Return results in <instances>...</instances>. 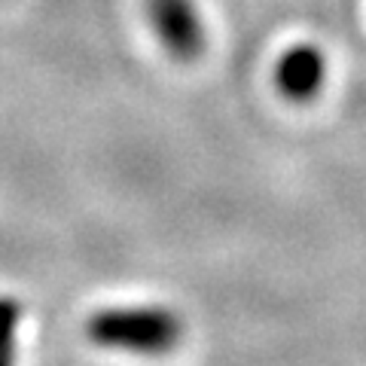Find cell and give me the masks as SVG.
Returning a JSON list of instances; mask_svg holds the SVG:
<instances>
[{"instance_id": "4", "label": "cell", "mask_w": 366, "mask_h": 366, "mask_svg": "<svg viewBox=\"0 0 366 366\" xmlns=\"http://www.w3.org/2000/svg\"><path fill=\"white\" fill-rule=\"evenodd\" d=\"M21 308L13 296H0V366H16V327Z\"/></svg>"}, {"instance_id": "2", "label": "cell", "mask_w": 366, "mask_h": 366, "mask_svg": "<svg viewBox=\"0 0 366 366\" xmlns=\"http://www.w3.org/2000/svg\"><path fill=\"white\" fill-rule=\"evenodd\" d=\"M147 19L174 61H196L204 52L208 37L196 0H147Z\"/></svg>"}, {"instance_id": "3", "label": "cell", "mask_w": 366, "mask_h": 366, "mask_svg": "<svg viewBox=\"0 0 366 366\" xmlns=\"http://www.w3.org/2000/svg\"><path fill=\"white\" fill-rule=\"evenodd\" d=\"M327 76V61L324 52L315 46H293L281 55L278 67H274V83H278L281 95L290 101H312Z\"/></svg>"}, {"instance_id": "1", "label": "cell", "mask_w": 366, "mask_h": 366, "mask_svg": "<svg viewBox=\"0 0 366 366\" xmlns=\"http://www.w3.org/2000/svg\"><path fill=\"white\" fill-rule=\"evenodd\" d=\"M86 336L98 348L159 357L177 348L183 324L174 312L159 305H117L92 315L86 320Z\"/></svg>"}]
</instances>
